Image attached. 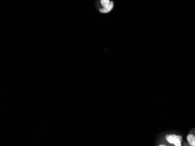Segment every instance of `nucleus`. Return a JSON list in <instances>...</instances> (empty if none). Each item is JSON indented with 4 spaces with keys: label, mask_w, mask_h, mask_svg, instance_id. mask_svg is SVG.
I'll list each match as a JSON object with an SVG mask.
<instances>
[{
    "label": "nucleus",
    "mask_w": 195,
    "mask_h": 146,
    "mask_svg": "<svg viewBox=\"0 0 195 146\" xmlns=\"http://www.w3.org/2000/svg\"><path fill=\"white\" fill-rule=\"evenodd\" d=\"M166 141L170 144H173L175 146H181L182 137L181 136L171 134L166 136Z\"/></svg>",
    "instance_id": "f257e3e1"
},
{
    "label": "nucleus",
    "mask_w": 195,
    "mask_h": 146,
    "mask_svg": "<svg viewBox=\"0 0 195 146\" xmlns=\"http://www.w3.org/2000/svg\"><path fill=\"white\" fill-rule=\"evenodd\" d=\"M102 8L99 9V12L103 14H106L112 11L114 7V3L110 0H101Z\"/></svg>",
    "instance_id": "f03ea898"
},
{
    "label": "nucleus",
    "mask_w": 195,
    "mask_h": 146,
    "mask_svg": "<svg viewBox=\"0 0 195 146\" xmlns=\"http://www.w3.org/2000/svg\"><path fill=\"white\" fill-rule=\"evenodd\" d=\"M187 141L189 144L192 146H195V135L193 133H189L187 136Z\"/></svg>",
    "instance_id": "7ed1b4c3"
}]
</instances>
